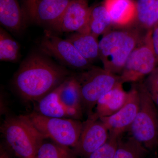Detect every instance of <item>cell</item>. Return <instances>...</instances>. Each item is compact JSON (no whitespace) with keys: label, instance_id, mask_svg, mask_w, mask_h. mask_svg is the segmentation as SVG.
I'll return each mask as SVG.
<instances>
[{"label":"cell","instance_id":"obj_12","mask_svg":"<svg viewBox=\"0 0 158 158\" xmlns=\"http://www.w3.org/2000/svg\"><path fill=\"white\" fill-rule=\"evenodd\" d=\"M91 8L87 0H71L62 17L51 28L59 33L90 32Z\"/></svg>","mask_w":158,"mask_h":158},{"label":"cell","instance_id":"obj_22","mask_svg":"<svg viewBox=\"0 0 158 158\" xmlns=\"http://www.w3.org/2000/svg\"><path fill=\"white\" fill-rule=\"evenodd\" d=\"M73 149L52 141L43 142L37 151V158H77Z\"/></svg>","mask_w":158,"mask_h":158},{"label":"cell","instance_id":"obj_1","mask_svg":"<svg viewBox=\"0 0 158 158\" xmlns=\"http://www.w3.org/2000/svg\"><path fill=\"white\" fill-rule=\"evenodd\" d=\"M69 73L44 55L34 53L21 64L13 84L25 100L39 102L69 77Z\"/></svg>","mask_w":158,"mask_h":158},{"label":"cell","instance_id":"obj_26","mask_svg":"<svg viewBox=\"0 0 158 158\" xmlns=\"http://www.w3.org/2000/svg\"><path fill=\"white\" fill-rule=\"evenodd\" d=\"M152 38L158 62V24L152 30Z\"/></svg>","mask_w":158,"mask_h":158},{"label":"cell","instance_id":"obj_11","mask_svg":"<svg viewBox=\"0 0 158 158\" xmlns=\"http://www.w3.org/2000/svg\"><path fill=\"white\" fill-rule=\"evenodd\" d=\"M140 98L136 85L128 92L127 98L124 105L116 113L99 118L106 125L110 134L121 136L129 130L139 110Z\"/></svg>","mask_w":158,"mask_h":158},{"label":"cell","instance_id":"obj_19","mask_svg":"<svg viewBox=\"0 0 158 158\" xmlns=\"http://www.w3.org/2000/svg\"><path fill=\"white\" fill-rule=\"evenodd\" d=\"M91 7L88 28L90 33L98 37L111 30L112 20L103 3Z\"/></svg>","mask_w":158,"mask_h":158},{"label":"cell","instance_id":"obj_27","mask_svg":"<svg viewBox=\"0 0 158 158\" xmlns=\"http://www.w3.org/2000/svg\"><path fill=\"white\" fill-rule=\"evenodd\" d=\"M0 158H10L8 153L2 147L0 151Z\"/></svg>","mask_w":158,"mask_h":158},{"label":"cell","instance_id":"obj_28","mask_svg":"<svg viewBox=\"0 0 158 158\" xmlns=\"http://www.w3.org/2000/svg\"></svg>","mask_w":158,"mask_h":158},{"label":"cell","instance_id":"obj_16","mask_svg":"<svg viewBox=\"0 0 158 158\" xmlns=\"http://www.w3.org/2000/svg\"><path fill=\"white\" fill-rule=\"evenodd\" d=\"M25 19L17 0H0V23L3 27L19 34L24 27Z\"/></svg>","mask_w":158,"mask_h":158},{"label":"cell","instance_id":"obj_21","mask_svg":"<svg viewBox=\"0 0 158 158\" xmlns=\"http://www.w3.org/2000/svg\"><path fill=\"white\" fill-rule=\"evenodd\" d=\"M20 56V46L12 37L1 28L0 30V60L15 62Z\"/></svg>","mask_w":158,"mask_h":158},{"label":"cell","instance_id":"obj_3","mask_svg":"<svg viewBox=\"0 0 158 158\" xmlns=\"http://www.w3.org/2000/svg\"><path fill=\"white\" fill-rule=\"evenodd\" d=\"M1 131L19 158H37L39 148L46 138L24 116L6 119Z\"/></svg>","mask_w":158,"mask_h":158},{"label":"cell","instance_id":"obj_23","mask_svg":"<svg viewBox=\"0 0 158 158\" xmlns=\"http://www.w3.org/2000/svg\"><path fill=\"white\" fill-rule=\"evenodd\" d=\"M156 0H138L136 2V18L135 26L144 32Z\"/></svg>","mask_w":158,"mask_h":158},{"label":"cell","instance_id":"obj_18","mask_svg":"<svg viewBox=\"0 0 158 158\" xmlns=\"http://www.w3.org/2000/svg\"><path fill=\"white\" fill-rule=\"evenodd\" d=\"M62 83L63 82L38 102L39 113L47 117L75 119L73 113L62 106L59 102V94Z\"/></svg>","mask_w":158,"mask_h":158},{"label":"cell","instance_id":"obj_15","mask_svg":"<svg viewBox=\"0 0 158 158\" xmlns=\"http://www.w3.org/2000/svg\"><path fill=\"white\" fill-rule=\"evenodd\" d=\"M127 96L128 92L123 89V84L118 83L99 99L95 112L90 116L99 119L113 115L124 105Z\"/></svg>","mask_w":158,"mask_h":158},{"label":"cell","instance_id":"obj_14","mask_svg":"<svg viewBox=\"0 0 158 158\" xmlns=\"http://www.w3.org/2000/svg\"><path fill=\"white\" fill-rule=\"evenodd\" d=\"M59 100L62 106L73 113L75 119L79 120L81 118L84 110L81 90L76 77H69L63 82Z\"/></svg>","mask_w":158,"mask_h":158},{"label":"cell","instance_id":"obj_25","mask_svg":"<svg viewBox=\"0 0 158 158\" xmlns=\"http://www.w3.org/2000/svg\"><path fill=\"white\" fill-rule=\"evenodd\" d=\"M143 84L158 108V66L148 75Z\"/></svg>","mask_w":158,"mask_h":158},{"label":"cell","instance_id":"obj_2","mask_svg":"<svg viewBox=\"0 0 158 158\" xmlns=\"http://www.w3.org/2000/svg\"><path fill=\"white\" fill-rule=\"evenodd\" d=\"M147 32L135 26L108 31L99 42V59L105 70L119 75L130 55Z\"/></svg>","mask_w":158,"mask_h":158},{"label":"cell","instance_id":"obj_6","mask_svg":"<svg viewBox=\"0 0 158 158\" xmlns=\"http://www.w3.org/2000/svg\"><path fill=\"white\" fill-rule=\"evenodd\" d=\"M75 77L81 85L83 109L88 116L93 114L99 99L121 83L119 75L93 65Z\"/></svg>","mask_w":158,"mask_h":158},{"label":"cell","instance_id":"obj_10","mask_svg":"<svg viewBox=\"0 0 158 158\" xmlns=\"http://www.w3.org/2000/svg\"><path fill=\"white\" fill-rule=\"evenodd\" d=\"M110 133L100 119L89 116L83 122L81 135L76 145L73 148L77 156L88 158L92 153L108 141Z\"/></svg>","mask_w":158,"mask_h":158},{"label":"cell","instance_id":"obj_13","mask_svg":"<svg viewBox=\"0 0 158 158\" xmlns=\"http://www.w3.org/2000/svg\"><path fill=\"white\" fill-rule=\"evenodd\" d=\"M103 4L110 15L113 27L124 29L135 26L136 3L133 0H105Z\"/></svg>","mask_w":158,"mask_h":158},{"label":"cell","instance_id":"obj_20","mask_svg":"<svg viewBox=\"0 0 158 158\" xmlns=\"http://www.w3.org/2000/svg\"><path fill=\"white\" fill-rule=\"evenodd\" d=\"M147 149L131 137L126 141L119 140L114 158H144Z\"/></svg>","mask_w":158,"mask_h":158},{"label":"cell","instance_id":"obj_9","mask_svg":"<svg viewBox=\"0 0 158 158\" xmlns=\"http://www.w3.org/2000/svg\"><path fill=\"white\" fill-rule=\"evenodd\" d=\"M71 0H23L25 18L52 28L60 20Z\"/></svg>","mask_w":158,"mask_h":158},{"label":"cell","instance_id":"obj_7","mask_svg":"<svg viewBox=\"0 0 158 158\" xmlns=\"http://www.w3.org/2000/svg\"><path fill=\"white\" fill-rule=\"evenodd\" d=\"M152 34V30L147 32L128 58L119 75L122 84L140 81L158 66Z\"/></svg>","mask_w":158,"mask_h":158},{"label":"cell","instance_id":"obj_24","mask_svg":"<svg viewBox=\"0 0 158 158\" xmlns=\"http://www.w3.org/2000/svg\"><path fill=\"white\" fill-rule=\"evenodd\" d=\"M121 136L110 134L108 141L88 158H114Z\"/></svg>","mask_w":158,"mask_h":158},{"label":"cell","instance_id":"obj_17","mask_svg":"<svg viewBox=\"0 0 158 158\" xmlns=\"http://www.w3.org/2000/svg\"><path fill=\"white\" fill-rule=\"evenodd\" d=\"M97 38L90 32H75L66 39L73 44L82 56L92 64L99 59Z\"/></svg>","mask_w":158,"mask_h":158},{"label":"cell","instance_id":"obj_5","mask_svg":"<svg viewBox=\"0 0 158 158\" xmlns=\"http://www.w3.org/2000/svg\"><path fill=\"white\" fill-rule=\"evenodd\" d=\"M24 116L46 138L73 148L77 143L83 125L79 119L47 117L35 112Z\"/></svg>","mask_w":158,"mask_h":158},{"label":"cell","instance_id":"obj_4","mask_svg":"<svg viewBox=\"0 0 158 158\" xmlns=\"http://www.w3.org/2000/svg\"><path fill=\"white\" fill-rule=\"evenodd\" d=\"M139 92V110L130 129L132 137L146 149L152 150L158 144V109L143 82L136 84Z\"/></svg>","mask_w":158,"mask_h":158},{"label":"cell","instance_id":"obj_8","mask_svg":"<svg viewBox=\"0 0 158 158\" xmlns=\"http://www.w3.org/2000/svg\"><path fill=\"white\" fill-rule=\"evenodd\" d=\"M40 46L44 54L53 57L70 68L84 71L92 66L70 41L52 34L51 31H45Z\"/></svg>","mask_w":158,"mask_h":158}]
</instances>
